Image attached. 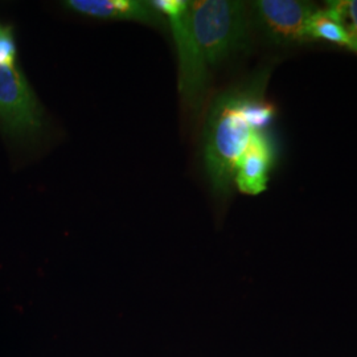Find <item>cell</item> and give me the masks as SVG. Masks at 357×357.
Segmentation results:
<instances>
[{
  "label": "cell",
  "instance_id": "1",
  "mask_svg": "<svg viewBox=\"0 0 357 357\" xmlns=\"http://www.w3.org/2000/svg\"><path fill=\"white\" fill-rule=\"evenodd\" d=\"M270 68L257 70L220 93L205 121L203 156L211 188L216 197L229 196L236 166L255 135L266 132L275 114L266 98Z\"/></svg>",
  "mask_w": 357,
  "mask_h": 357
},
{
  "label": "cell",
  "instance_id": "2",
  "mask_svg": "<svg viewBox=\"0 0 357 357\" xmlns=\"http://www.w3.org/2000/svg\"><path fill=\"white\" fill-rule=\"evenodd\" d=\"M192 28L209 66H217L243 51L250 41V7L234 0L190 1Z\"/></svg>",
  "mask_w": 357,
  "mask_h": 357
},
{
  "label": "cell",
  "instance_id": "3",
  "mask_svg": "<svg viewBox=\"0 0 357 357\" xmlns=\"http://www.w3.org/2000/svg\"><path fill=\"white\" fill-rule=\"evenodd\" d=\"M153 7L166 17L176 44L178 91L188 110L199 113L204 105L209 73L192 28L190 1L153 0Z\"/></svg>",
  "mask_w": 357,
  "mask_h": 357
},
{
  "label": "cell",
  "instance_id": "4",
  "mask_svg": "<svg viewBox=\"0 0 357 357\" xmlns=\"http://www.w3.org/2000/svg\"><path fill=\"white\" fill-rule=\"evenodd\" d=\"M0 123L17 139L35 138L44 128L38 98L16 61L0 63Z\"/></svg>",
  "mask_w": 357,
  "mask_h": 357
},
{
  "label": "cell",
  "instance_id": "5",
  "mask_svg": "<svg viewBox=\"0 0 357 357\" xmlns=\"http://www.w3.org/2000/svg\"><path fill=\"white\" fill-rule=\"evenodd\" d=\"M318 10L299 0H258L250 6L253 24L275 45L310 41L308 24Z\"/></svg>",
  "mask_w": 357,
  "mask_h": 357
},
{
  "label": "cell",
  "instance_id": "6",
  "mask_svg": "<svg viewBox=\"0 0 357 357\" xmlns=\"http://www.w3.org/2000/svg\"><path fill=\"white\" fill-rule=\"evenodd\" d=\"M65 8L94 19L138 22L153 26H166V17L151 1L142 0H66Z\"/></svg>",
  "mask_w": 357,
  "mask_h": 357
},
{
  "label": "cell",
  "instance_id": "7",
  "mask_svg": "<svg viewBox=\"0 0 357 357\" xmlns=\"http://www.w3.org/2000/svg\"><path fill=\"white\" fill-rule=\"evenodd\" d=\"M274 143L266 132L255 135L243 151L234 172V185L245 195H259L268 187L274 165Z\"/></svg>",
  "mask_w": 357,
  "mask_h": 357
},
{
  "label": "cell",
  "instance_id": "8",
  "mask_svg": "<svg viewBox=\"0 0 357 357\" xmlns=\"http://www.w3.org/2000/svg\"><path fill=\"white\" fill-rule=\"evenodd\" d=\"M310 40H324L331 44L342 45L357 53V40L347 26L328 16L324 10H318L308 24Z\"/></svg>",
  "mask_w": 357,
  "mask_h": 357
},
{
  "label": "cell",
  "instance_id": "9",
  "mask_svg": "<svg viewBox=\"0 0 357 357\" xmlns=\"http://www.w3.org/2000/svg\"><path fill=\"white\" fill-rule=\"evenodd\" d=\"M16 61V45L10 28L0 24V63Z\"/></svg>",
  "mask_w": 357,
  "mask_h": 357
},
{
  "label": "cell",
  "instance_id": "10",
  "mask_svg": "<svg viewBox=\"0 0 357 357\" xmlns=\"http://www.w3.org/2000/svg\"><path fill=\"white\" fill-rule=\"evenodd\" d=\"M343 8H344L345 24H347V20L351 22L349 26H345L351 32V35L357 40V0L343 1Z\"/></svg>",
  "mask_w": 357,
  "mask_h": 357
}]
</instances>
